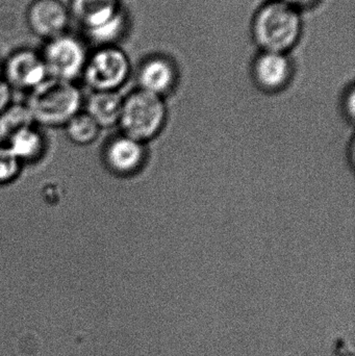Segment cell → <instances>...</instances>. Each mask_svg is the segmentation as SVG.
<instances>
[{"label":"cell","instance_id":"2e32d148","mask_svg":"<svg viewBox=\"0 0 355 356\" xmlns=\"http://www.w3.org/2000/svg\"><path fill=\"white\" fill-rule=\"evenodd\" d=\"M126 25L124 14L122 10H119L115 16L106 20V22L85 29L88 35L92 41L102 46H112L117 40L120 39Z\"/></svg>","mask_w":355,"mask_h":356},{"label":"cell","instance_id":"7a4b0ae2","mask_svg":"<svg viewBox=\"0 0 355 356\" xmlns=\"http://www.w3.org/2000/svg\"><path fill=\"white\" fill-rule=\"evenodd\" d=\"M302 19L293 6L270 2L263 6L254 19L256 41L264 51L285 54L299 39Z\"/></svg>","mask_w":355,"mask_h":356},{"label":"cell","instance_id":"277c9868","mask_svg":"<svg viewBox=\"0 0 355 356\" xmlns=\"http://www.w3.org/2000/svg\"><path fill=\"white\" fill-rule=\"evenodd\" d=\"M131 64L126 54L114 46H102L88 58L83 77L94 91H117L129 77Z\"/></svg>","mask_w":355,"mask_h":356},{"label":"cell","instance_id":"d6986e66","mask_svg":"<svg viewBox=\"0 0 355 356\" xmlns=\"http://www.w3.org/2000/svg\"><path fill=\"white\" fill-rule=\"evenodd\" d=\"M279 1L283 2V3L296 8H299V6H311V4L315 3L317 0H279Z\"/></svg>","mask_w":355,"mask_h":356},{"label":"cell","instance_id":"8fae6325","mask_svg":"<svg viewBox=\"0 0 355 356\" xmlns=\"http://www.w3.org/2000/svg\"><path fill=\"white\" fill-rule=\"evenodd\" d=\"M254 71L261 85L268 89H277L287 83L291 68L285 54L264 51L258 56Z\"/></svg>","mask_w":355,"mask_h":356},{"label":"cell","instance_id":"7c38bea8","mask_svg":"<svg viewBox=\"0 0 355 356\" xmlns=\"http://www.w3.org/2000/svg\"><path fill=\"white\" fill-rule=\"evenodd\" d=\"M72 14L85 29H93L121 10L119 0H71Z\"/></svg>","mask_w":355,"mask_h":356},{"label":"cell","instance_id":"6da1fadb","mask_svg":"<svg viewBox=\"0 0 355 356\" xmlns=\"http://www.w3.org/2000/svg\"><path fill=\"white\" fill-rule=\"evenodd\" d=\"M83 94L74 83L48 77L29 92L26 106L40 127H63L81 112Z\"/></svg>","mask_w":355,"mask_h":356},{"label":"cell","instance_id":"4fadbf2b","mask_svg":"<svg viewBox=\"0 0 355 356\" xmlns=\"http://www.w3.org/2000/svg\"><path fill=\"white\" fill-rule=\"evenodd\" d=\"M174 79L175 72L172 65L163 58L148 60L142 67L139 75L141 90L156 95L170 89Z\"/></svg>","mask_w":355,"mask_h":356},{"label":"cell","instance_id":"3957f363","mask_svg":"<svg viewBox=\"0 0 355 356\" xmlns=\"http://www.w3.org/2000/svg\"><path fill=\"white\" fill-rule=\"evenodd\" d=\"M164 118V104L160 95L140 90L123 99L119 124L123 135L141 142L158 133Z\"/></svg>","mask_w":355,"mask_h":356},{"label":"cell","instance_id":"52a82bcc","mask_svg":"<svg viewBox=\"0 0 355 356\" xmlns=\"http://www.w3.org/2000/svg\"><path fill=\"white\" fill-rule=\"evenodd\" d=\"M70 15L60 0H35L27 10L26 19L35 35L49 41L65 35Z\"/></svg>","mask_w":355,"mask_h":356},{"label":"cell","instance_id":"30bf717a","mask_svg":"<svg viewBox=\"0 0 355 356\" xmlns=\"http://www.w3.org/2000/svg\"><path fill=\"white\" fill-rule=\"evenodd\" d=\"M123 98L117 91H94L85 102V112L99 125L108 129L119 123Z\"/></svg>","mask_w":355,"mask_h":356},{"label":"cell","instance_id":"9a60e30c","mask_svg":"<svg viewBox=\"0 0 355 356\" xmlns=\"http://www.w3.org/2000/svg\"><path fill=\"white\" fill-rule=\"evenodd\" d=\"M35 124L26 104L13 102L0 114V142L6 143L13 135Z\"/></svg>","mask_w":355,"mask_h":356},{"label":"cell","instance_id":"9c48e42d","mask_svg":"<svg viewBox=\"0 0 355 356\" xmlns=\"http://www.w3.org/2000/svg\"><path fill=\"white\" fill-rule=\"evenodd\" d=\"M13 154L24 166L39 162L46 152V139L37 124L21 129L6 142Z\"/></svg>","mask_w":355,"mask_h":356},{"label":"cell","instance_id":"ba28073f","mask_svg":"<svg viewBox=\"0 0 355 356\" xmlns=\"http://www.w3.org/2000/svg\"><path fill=\"white\" fill-rule=\"evenodd\" d=\"M102 159L106 168L115 175H129L135 172L143 162V146L133 138L118 136L108 140L102 150Z\"/></svg>","mask_w":355,"mask_h":356},{"label":"cell","instance_id":"5bb4252c","mask_svg":"<svg viewBox=\"0 0 355 356\" xmlns=\"http://www.w3.org/2000/svg\"><path fill=\"white\" fill-rule=\"evenodd\" d=\"M67 139L74 145H92L99 137L101 129L87 112L77 113L64 125Z\"/></svg>","mask_w":355,"mask_h":356},{"label":"cell","instance_id":"e0dca14e","mask_svg":"<svg viewBox=\"0 0 355 356\" xmlns=\"http://www.w3.org/2000/svg\"><path fill=\"white\" fill-rule=\"evenodd\" d=\"M23 165L6 143L0 142V186H8L18 179Z\"/></svg>","mask_w":355,"mask_h":356},{"label":"cell","instance_id":"5b68a950","mask_svg":"<svg viewBox=\"0 0 355 356\" xmlns=\"http://www.w3.org/2000/svg\"><path fill=\"white\" fill-rule=\"evenodd\" d=\"M41 56L48 77L71 83L83 76L89 58L83 43L68 35L49 40Z\"/></svg>","mask_w":355,"mask_h":356},{"label":"cell","instance_id":"ac0fdd59","mask_svg":"<svg viewBox=\"0 0 355 356\" xmlns=\"http://www.w3.org/2000/svg\"><path fill=\"white\" fill-rule=\"evenodd\" d=\"M13 89L0 77V114L13 104Z\"/></svg>","mask_w":355,"mask_h":356},{"label":"cell","instance_id":"8992f818","mask_svg":"<svg viewBox=\"0 0 355 356\" xmlns=\"http://www.w3.org/2000/svg\"><path fill=\"white\" fill-rule=\"evenodd\" d=\"M4 81L13 90L33 91L48 79L41 54L31 49L18 50L10 54L4 64Z\"/></svg>","mask_w":355,"mask_h":356}]
</instances>
